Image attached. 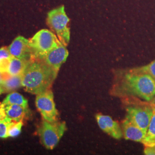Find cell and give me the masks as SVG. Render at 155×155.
I'll return each instance as SVG.
<instances>
[{
  "label": "cell",
  "mask_w": 155,
  "mask_h": 155,
  "mask_svg": "<svg viewBox=\"0 0 155 155\" xmlns=\"http://www.w3.org/2000/svg\"><path fill=\"white\" fill-rule=\"evenodd\" d=\"M110 94L118 98L138 97L150 102L155 97V79L132 68L120 70L115 74Z\"/></svg>",
  "instance_id": "cell-1"
},
{
  "label": "cell",
  "mask_w": 155,
  "mask_h": 155,
  "mask_svg": "<svg viewBox=\"0 0 155 155\" xmlns=\"http://www.w3.org/2000/svg\"><path fill=\"white\" fill-rule=\"evenodd\" d=\"M58 74L43 61L32 59L22 75V86L26 91L37 95L51 89Z\"/></svg>",
  "instance_id": "cell-2"
},
{
  "label": "cell",
  "mask_w": 155,
  "mask_h": 155,
  "mask_svg": "<svg viewBox=\"0 0 155 155\" xmlns=\"http://www.w3.org/2000/svg\"><path fill=\"white\" fill-rule=\"evenodd\" d=\"M61 43L55 34L48 29H41L29 40L33 59L41 60L48 52Z\"/></svg>",
  "instance_id": "cell-3"
},
{
  "label": "cell",
  "mask_w": 155,
  "mask_h": 155,
  "mask_svg": "<svg viewBox=\"0 0 155 155\" xmlns=\"http://www.w3.org/2000/svg\"><path fill=\"white\" fill-rule=\"evenodd\" d=\"M47 22L60 41L67 47L70 40V19L67 16L64 6L58 7L48 12Z\"/></svg>",
  "instance_id": "cell-4"
},
{
  "label": "cell",
  "mask_w": 155,
  "mask_h": 155,
  "mask_svg": "<svg viewBox=\"0 0 155 155\" xmlns=\"http://www.w3.org/2000/svg\"><path fill=\"white\" fill-rule=\"evenodd\" d=\"M67 130L64 121L50 122L43 120L38 130L41 143L47 150H53Z\"/></svg>",
  "instance_id": "cell-5"
},
{
  "label": "cell",
  "mask_w": 155,
  "mask_h": 155,
  "mask_svg": "<svg viewBox=\"0 0 155 155\" xmlns=\"http://www.w3.org/2000/svg\"><path fill=\"white\" fill-rule=\"evenodd\" d=\"M35 104L43 120L50 122L58 121L59 113L56 107L54 94L51 89L37 94Z\"/></svg>",
  "instance_id": "cell-6"
},
{
  "label": "cell",
  "mask_w": 155,
  "mask_h": 155,
  "mask_svg": "<svg viewBox=\"0 0 155 155\" xmlns=\"http://www.w3.org/2000/svg\"><path fill=\"white\" fill-rule=\"evenodd\" d=\"M152 113V106H129L125 118L147 133Z\"/></svg>",
  "instance_id": "cell-7"
},
{
  "label": "cell",
  "mask_w": 155,
  "mask_h": 155,
  "mask_svg": "<svg viewBox=\"0 0 155 155\" xmlns=\"http://www.w3.org/2000/svg\"><path fill=\"white\" fill-rule=\"evenodd\" d=\"M68 56V51L66 46L61 42L54 48L51 50L40 61H43L46 64L59 72L61 66L66 61Z\"/></svg>",
  "instance_id": "cell-8"
},
{
  "label": "cell",
  "mask_w": 155,
  "mask_h": 155,
  "mask_svg": "<svg viewBox=\"0 0 155 155\" xmlns=\"http://www.w3.org/2000/svg\"><path fill=\"white\" fill-rule=\"evenodd\" d=\"M8 48L10 54L13 57L25 61H30L33 59L29 40L23 36H17Z\"/></svg>",
  "instance_id": "cell-9"
},
{
  "label": "cell",
  "mask_w": 155,
  "mask_h": 155,
  "mask_svg": "<svg viewBox=\"0 0 155 155\" xmlns=\"http://www.w3.org/2000/svg\"><path fill=\"white\" fill-rule=\"evenodd\" d=\"M95 119L100 129L111 137L120 140L123 137L122 128L119 122L114 121L109 116L98 113L95 115Z\"/></svg>",
  "instance_id": "cell-10"
},
{
  "label": "cell",
  "mask_w": 155,
  "mask_h": 155,
  "mask_svg": "<svg viewBox=\"0 0 155 155\" xmlns=\"http://www.w3.org/2000/svg\"><path fill=\"white\" fill-rule=\"evenodd\" d=\"M28 108L22 106L0 103V117H5L13 121H22Z\"/></svg>",
  "instance_id": "cell-11"
},
{
  "label": "cell",
  "mask_w": 155,
  "mask_h": 155,
  "mask_svg": "<svg viewBox=\"0 0 155 155\" xmlns=\"http://www.w3.org/2000/svg\"><path fill=\"white\" fill-rule=\"evenodd\" d=\"M121 127L122 128L123 137L124 139L142 143L147 133L134 125L127 118H125L121 122Z\"/></svg>",
  "instance_id": "cell-12"
},
{
  "label": "cell",
  "mask_w": 155,
  "mask_h": 155,
  "mask_svg": "<svg viewBox=\"0 0 155 155\" xmlns=\"http://www.w3.org/2000/svg\"><path fill=\"white\" fill-rule=\"evenodd\" d=\"M152 116L144 140L142 142L145 148H151L155 146V102L152 104Z\"/></svg>",
  "instance_id": "cell-13"
},
{
  "label": "cell",
  "mask_w": 155,
  "mask_h": 155,
  "mask_svg": "<svg viewBox=\"0 0 155 155\" xmlns=\"http://www.w3.org/2000/svg\"><path fill=\"white\" fill-rule=\"evenodd\" d=\"M1 86L4 92L16 90L22 86V75H11L8 73L4 74V81Z\"/></svg>",
  "instance_id": "cell-14"
},
{
  "label": "cell",
  "mask_w": 155,
  "mask_h": 155,
  "mask_svg": "<svg viewBox=\"0 0 155 155\" xmlns=\"http://www.w3.org/2000/svg\"><path fill=\"white\" fill-rule=\"evenodd\" d=\"M29 61H25L12 56L8 73L11 75H21L24 72Z\"/></svg>",
  "instance_id": "cell-15"
},
{
  "label": "cell",
  "mask_w": 155,
  "mask_h": 155,
  "mask_svg": "<svg viewBox=\"0 0 155 155\" xmlns=\"http://www.w3.org/2000/svg\"><path fill=\"white\" fill-rule=\"evenodd\" d=\"M2 103L18 105L25 108H28V100L25 98L21 94L16 92H13L8 94Z\"/></svg>",
  "instance_id": "cell-16"
},
{
  "label": "cell",
  "mask_w": 155,
  "mask_h": 155,
  "mask_svg": "<svg viewBox=\"0 0 155 155\" xmlns=\"http://www.w3.org/2000/svg\"><path fill=\"white\" fill-rule=\"evenodd\" d=\"M22 121H12L9 125L8 130V136L11 137H15L18 136L22 129Z\"/></svg>",
  "instance_id": "cell-17"
},
{
  "label": "cell",
  "mask_w": 155,
  "mask_h": 155,
  "mask_svg": "<svg viewBox=\"0 0 155 155\" xmlns=\"http://www.w3.org/2000/svg\"><path fill=\"white\" fill-rule=\"evenodd\" d=\"M136 72H143L148 74L155 81V60L151 61L150 64L144 66L136 67L132 68Z\"/></svg>",
  "instance_id": "cell-18"
},
{
  "label": "cell",
  "mask_w": 155,
  "mask_h": 155,
  "mask_svg": "<svg viewBox=\"0 0 155 155\" xmlns=\"http://www.w3.org/2000/svg\"><path fill=\"white\" fill-rule=\"evenodd\" d=\"M12 121L11 120L6 117H0V138L6 139L8 137V130Z\"/></svg>",
  "instance_id": "cell-19"
},
{
  "label": "cell",
  "mask_w": 155,
  "mask_h": 155,
  "mask_svg": "<svg viewBox=\"0 0 155 155\" xmlns=\"http://www.w3.org/2000/svg\"><path fill=\"white\" fill-rule=\"evenodd\" d=\"M11 58H5L0 59V72L2 74L8 73Z\"/></svg>",
  "instance_id": "cell-20"
},
{
  "label": "cell",
  "mask_w": 155,
  "mask_h": 155,
  "mask_svg": "<svg viewBox=\"0 0 155 155\" xmlns=\"http://www.w3.org/2000/svg\"><path fill=\"white\" fill-rule=\"evenodd\" d=\"M12 56L10 54L8 47H3L0 48V59L2 58H10Z\"/></svg>",
  "instance_id": "cell-21"
},
{
  "label": "cell",
  "mask_w": 155,
  "mask_h": 155,
  "mask_svg": "<svg viewBox=\"0 0 155 155\" xmlns=\"http://www.w3.org/2000/svg\"><path fill=\"white\" fill-rule=\"evenodd\" d=\"M144 153L145 155H155V146L151 148H145Z\"/></svg>",
  "instance_id": "cell-22"
},
{
  "label": "cell",
  "mask_w": 155,
  "mask_h": 155,
  "mask_svg": "<svg viewBox=\"0 0 155 155\" xmlns=\"http://www.w3.org/2000/svg\"><path fill=\"white\" fill-rule=\"evenodd\" d=\"M4 81V74L0 72V85H2Z\"/></svg>",
  "instance_id": "cell-23"
},
{
  "label": "cell",
  "mask_w": 155,
  "mask_h": 155,
  "mask_svg": "<svg viewBox=\"0 0 155 155\" xmlns=\"http://www.w3.org/2000/svg\"><path fill=\"white\" fill-rule=\"evenodd\" d=\"M4 93V89H3V87H2V86H1V85H0V95L2 94V93Z\"/></svg>",
  "instance_id": "cell-24"
},
{
  "label": "cell",
  "mask_w": 155,
  "mask_h": 155,
  "mask_svg": "<svg viewBox=\"0 0 155 155\" xmlns=\"http://www.w3.org/2000/svg\"><path fill=\"white\" fill-rule=\"evenodd\" d=\"M154 102H155V101H154Z\"/></svg>",
  "instance_id": "cell-25"
}]
</instances>
